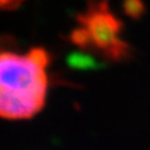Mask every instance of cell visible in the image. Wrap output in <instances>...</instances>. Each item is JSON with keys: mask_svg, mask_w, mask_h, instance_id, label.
Returning a JSON list of instances; mask_svg holds the SVG:
<instances>
[{"mask_svg": "<svg viewBox=\"0 0 150 150\" xmlns=\"http://www.w3.org/2000/svg\"><path fill=\"white\" fill-rule=\"evenodd\" d=\"M51 55L45 48L25 51L0 36V118L26 120L43 110L48 98Z\"/></svg>", "mask_w": 150, "mask_h": 150, "instance_id": "obj_1", "label": "cell"}, {"mask_svg": "<svg viewBox=\"0 0 150 150\" xmlns=\"http://www.w3.org/2000/svg\"><path fill=\"white\" fill-rule=\"evenodd\" d=\"M70 43L79 49L118 63L130 58L131 48L123 38V24L109 6L108 0H91L76 18L70 31Z\"/></svg>", "mask_w": 150, "mask_h": 150, "instance_id": "obj_2", "label": "cell"}, {"mask_svg": "<svg viewBox=\"0 0 150 150\" xmlns=\"http://www.w3.org/2000/svg\"><path fill=\"white\" fill-rule=\"evenodd\" d=\"M25 0H0V10H13Z\"/></svg>", "mask_w": 150, "mask_h": 150, "instance_id": "obj_3", "label": "cell"}]
</instances>
